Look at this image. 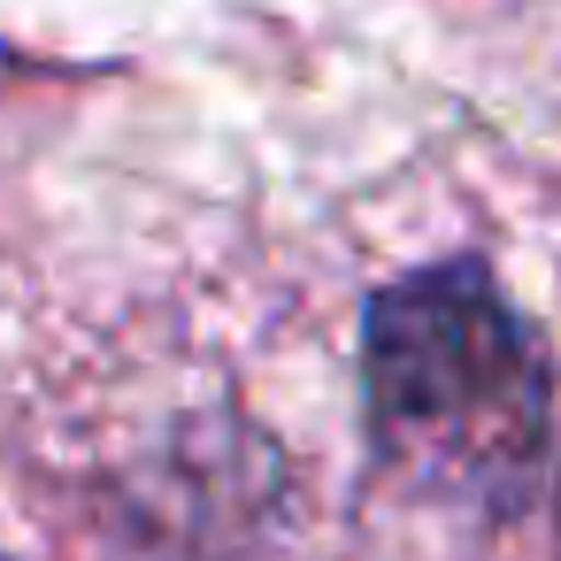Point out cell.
<instances>
[{"instance_id":"6da1fadb","label":"cell","mask_w":561,"mask_h":561,"mask_svg":"<svg viewBox=\"0 0 561 561\" xmlns=\"http://www.w3.org/2000/svg\"><path fill=\"white\" fill-rule=\"evenodd\" d=\"M369 431L385 461L484 515H515L546 454V362L500 285L469 262L400 277L362 339Z\"/></svg>"}]
</instances>
